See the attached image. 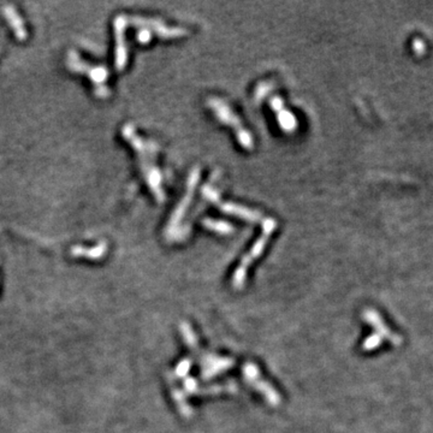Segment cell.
Segmentation results:
<instances>
[{
	"label": "cell",
	"mask_w": 433,
	"mask_h": 433,
	"mask_svg": "<svg viewBox=\"0 0 433 433\" xmlns=\"http://www.w3.org/2000/svg\"><path fill=\"white\" fill-rule=\"evenodd\" d=\"M208 105L212 110L214 111V113L217 114V117L219 118V121L224 122L233 127L235 129L236 135H237V138L239 141V143H242V146L247 149H252L253 148V138L252 136L249 135V133L247 132L246 129L243 128L239 119L236 117V114L230 110V107L222 100L217 99V98H213V99H209L208 100Z\"/></svg>",
	"instance_id": "1"
},
{
	"label": "cell",
	"mask_w": 433,
	"mask_h": 433,
	"mask_svg": "<svg viewBox=\"0 0 433 433\" xmlns=\"http://www.w3.org/2000/svg\"><path fill=\"white\" fill-rule=\"evenodd\" d=\"M220 208L223 209L227 213L233 214V216H237L242 219L250 220V222H257V220L261 219V216L257 212L250 211V209L246 208V207H242L238 205H233V203H222Z\"/></svg>",
	"instance_id": "4"
},
{
	"label": "cell",
	"mask_w": 433,
	"mask_h": 433,
	"mask_svg": "<svg viewBox=\"0 0 433 433\" xmlns=\"http://www.w3.org/2000/svg\"><path fill=\"white\" fill-rule=\"evenodd\" d=\"M206 225L211 229L217 228L218 231H220V233H224V231H228L231 229L230 225L224 224V223H219L217 220H206Z\"/></svg>",
	"instance_id": "5"
},
{
	"label": "cell",
	"mask_w": 433,
	"mask_h": 433,
	"mask_svg": "<svg viewBox=\"0 0 433 433\" xmlns=\"http://www.w3.org/2000/svg\"><path fill=\"white\" fill-rule=\"evenodd\" d=\"M272 107L278 114V121L280 123V127L283 128L287 132H293L296 128V119L290 112H288L287 110L283 106V102L280 99H273L272 100Z\"/></svg>",
	"instance_id": "2"
},
{
	"label": "cell",
	"mask_w": 433,
	"mask_h": 433,
	"mask_svg": "<svg viewBox=\"0 0 433 433\" xmlns=\"http://www.w3.org/2000/svg\"><path fill=\"white\" fill-rule=\"evenodd\" d=\"M198 179H199V171L195 170L194 172H192V175H190L187 194H186V196H184L183 200H182V202L179 203V206L177 207L175 214L172 216V224L173 223L177 224V223L181 220L182 216H183L184 212H186L187 207L189 206V201H190V199H192V195L194 194V188L196 186V182H198Z\"/></svg>",
	"instance_id": "3"
}]
</instances>
